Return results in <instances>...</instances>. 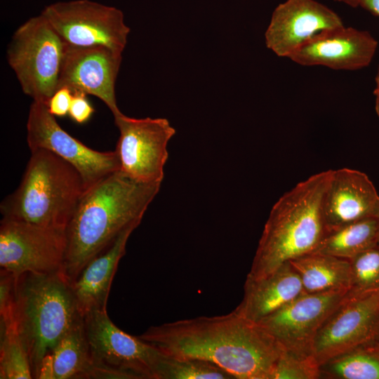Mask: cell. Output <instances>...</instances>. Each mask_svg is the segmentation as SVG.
Wrapping results in <instances>:
<instances>
[{"instance_id": "f546056e", "label": "cell", "mask_w": 379, "mask_h": 379, "mask_svg": "<svg viewBox=\"0 0 379 379\" xmlns=\"http://www.w3.org/2000/svg\"><path fill=\"white\" fill-rule=\"evenodd\" d=\"M72 98V92L67 87L59 88L48 102V109L55 117H62L68 114Z\"/></svg>"}, {"instance_id": "d590c367", "label": "cell", "mask_w": 379, "mask_h": 379, "mask_svg": "<svg viewBox=\"0 0 379 379\" xmlns=\"http://www.w3.org/2000/svg\"><path fill=\"white\" fill-rule=\"evenodd\" d=\"M378 219V222H379V213L378 214V216H377ZM378 246H379V229H378Z\"/></svg>"}, {"instance_id": "277c9868", "label": "cell", "mask_w": 379, "mask_h": 379, "mask_svg": "<svg viewBox=\"0 0 379 379\" xmlns=\"http://www.w3.org/2000/svg\"><path fill=\"white\" fill-rule=\"evenodd\" d=\"M82 317L62 272H27L17 278L13 322L33 378H38L43 357Z\"/></svg>"}, {"instance_id": "4dcf8cb0", "label": "cell", "mask_w": 379, "mask_h": 379, "mask_svg": "<svg viewBox=\"0 0 379 379\" xmlns=\"http://www.w3.org/2000/svg\"><path fill=\"white\" fill-rule=\"evenodd\" d=\"M37 379H55L54 360L52 352L46 354L42 359Z\"/></svg>"}, {"instance_id": "5b68a950", "label": "cell", "mask_w": 379, "mask_h": 379, "mask_svg": "<svg viewBox=\"0 0 379 379\" xmlns=\"http://www.w3.org/2000/svg\"><path fill=\"white\" fill-rule=\"evenodd\" d=\"M86 191L78 171L54 153L31 151L22 180L0 206L4 218L66 229Z\"/></svg>"}, {"instance_id": "1f68e13d", "label": "cell", "mask_w": 379, "mask_h": 379, "mask_svg": "<svg viewBox=\"0 0 379 379\" xmlns=\"http://www.w3.org/2000/svg\"><path fill=\"white\" fill-rule=\"evenodd\" d=\"M359 6L379 17V0H358Z\"/></svg>"}, {"instance_id": "5bb4252c", "label": "cell", "mask_w": 379, "mask_h": 379, "mask_svg": "<svg viewBox=\"0 0 379 379\" xmlns=\"http://www.w3.org/2000/svg\"><path fill=\"white\" fill-rule=\"evenodd\" d=\"M122 53L105 46H67L58 88L91 95L101 100L114 117L121 113L116 99L115 84Z\"/></svg>"}, {"instance_id": "4fadbf2b", "label": "cell", "mask_w": 379, "mask_h": 379, "mask_svg": "<svg viewBox=\"0 0 379 379\" xmlns=\"http://www.w3.org/2000/svg\"><path fill=\"white\" fill-rule=\"evenodd\" d=\"M348 290L304 293L258 324L284 348L312 353L317 333Z\"/></svg>"}, {"instance_id": "8fae6325", "label": "cell", "mask_w": 379, "mask_h": 379, "mask_svg": "<svg viewBox=\"0 0 379 379\" xmlns=\"http://www.w3.org/2000/svg\"><path fill=\"white\" fill-rule=\"evenodd\" d=\"M114 118L119 131L115 149L119 171L137 181L161 183L175 128L165 118L135 119L122 112Z\"/></svg>"}, {"instance_id": "484cf974", "label": "cell", "mask_w": 379, "mask_h": 379, "mask_svg": "<svg viewBox=\"0 0 379 379\" xmlns=\"http://www.w3.org/2000/svg\"><path fill=\"white\" fill-rule=\"evenodd\" d=\"M350 262V284L348 293L359 295L379 291V246L367 249Z\"/></svg>"}, {"instance_id": "ffe728a7", "label": "cell", "mask_w": 379, "mask_h": 379, "mask_svg": "<svg viewBox=\"0 0 379 379\" xmlns=\"http://www.w3.org/2000/svg\"><path fill=\"white\" fill-rule=\"evenodd\" d=\"M289 262L298 272L305 293H323L349 290V260L318 253H310Z\"/></svg>"}, {"instance_id": "e0dca14e", "label": "cell", "mask_w": 379, "mask_h": 379, "mask_svg": "<svg viewBox=\"0 0 379 379\" xmlns=\"http://www.w3.org/2000/svg\"><path fill=\"white\" fill-rule=\"evenodd\" d=\"M379 213V194L368 175L342 168L332 170L323 202L327 232Z\"/></svg>"}, {"instance_id": "d6a6232c", "label": "cell", "mask_w": 379, "mask_h": 379, "mask_svg": "<svg viewBox=\"0 0 379 379\" xmlns=\"http://www.w3.org/2000/svg\"><path fill=\"white\" fill-rule=\"evenodd\" d=\"M373 94L375 96V110L379 119V67L375 78V88Z\"/></svg>"}, {"instance_id": "f1b7e54d", "label": "cell", "mask_w": 379, "mask_h": 379, "mask_svg": "<svg viewBox=\"0 0 379 379\" xmlns=\"http://www.w3.org/2000/svg\"><path fill=\"white\" fill-rule=\"evenodd\" d=\"M94 108L86 98V94L75 92L72 93L68 115L74 122L82 124L87 122L94 112Z\"/></svg>"}, {"instance_id": "7a4b0ae2", "label": "cell", "mask_w": 379, "mask_h": 379, "mask_svg": "<svg viewBox=\"0 0 379 379\" xmlns=\"http://www.w3.org/2000/svg\"><path fill=\"white\" fill-rule=\"evenodd\" d=\"M161 184L137 181L117 171L84 192L65 229L62 274L70 284L124 230L140 225Z\"/></svg>"}, {"instance_id": "44dd1931", "label": "cell", "mask_w": 379, "mask_h": 379, "mask_svg": "<svg viewBox=\"0 0 379 379\" xmlns=\"http://www.w3.org/2000/svg\"><path fill=\"white\" fill-rule=\"evenodd\" d=\"M52 354L55 379L93 378V366L83 317L60 339Z\"/></svg>"}, {"instance_id": "7402d4cb", "label": "cell", "mask_w": 379, "mask_h": 379, "mask_svg": "<svg viewBox=\"0 0 379 379\" xmlns=\"http://www.w3.org/2000/svg\"><path fill=\"white\" fill-rule=\"evenodd\" d=\"M379 222L377 217L364 218L327 232L312 253L350 260L378 246Z\"/></svg>"}, {"instance_id": "d6986e66", "label": "cell", "mask_w": 379, "mask_h": 379, "mask_svg": "<svg viewBox=\"0 0 379 379\" xmlns=\"http://www.w3.org/2000/svg\"><path fill=\"white\" fill-rule=\"evenodd\" d=\"M138 225L133 224L124 230L107 249L83 267L71 284L81 316L94 310H106L112 281L119 262L125 254L131 234Z\"/></svg>"}, {"instance_id": "2e32d148", "label": "cell", "mask_w": 379, "mask_h": 379, "mask_svg": "<svg viewBox=\"0 0 379 379\" xmlns=\"http://www.w3.org/2000/svg\"><path fill=\"white\" fill-rule=\"evenodd\" d=\"M343 25L335 12L316 0H286L272 14L265 44L277 56L288 58L314 35Z\"/></svg>"}, {"instance_id": "8992f818", "label": "cell", "mask_w": 379, "mask_h": 379, "mask_svg": "<svg viewBox=\"0 0 379 379\" xmlns=\"http://www.w3.org/2000/svg\"><path fill=\"white\" fill-rule=\"evenodd\" d=\"M93 379H158L165 354L118 328L106 310L83 316Z\"/></svg>"}, {"instance_id": "83f0119b", "label": "cell", "mask_w": 379, "mask_h": 379, "mask_svg": "<svg viewBox=\"0 0 379 379\" xmlns=\"http://www.w3.org/2000/svg\"><path fill=\"white\" fill-rule=\"evenodd\" d=\"M17 278L10 272L0 270V322L14 324Z\"/></svg>"}, {"instance_id": "836d02e7", "label": "cell", "mask_w": 379, "mask_h": 379, "mask_svg": "<svg viewBox=\"0 0 379 379\" xmlns=\"http://www.w3.org/2000/svg\"><path fill=\"white\" fill-rule=\"evenodd\" d=\"M340 3L345 4L351 7H357L358 0H335Z\"/></svg>"}, {"instance_id": "ba28073f", "label": "cell", "mask_w": 379, "mask_h": 379, "mask_svg": "<svg viewBox=\"0 0 379 379\" xmlns=\"http://www.w3.org/2000/svg\"><path fill=\"white\" fill-rule=\"evenodd\" d=\"M41 14L68 46H105L120 53L126 46L130 28L116 7L72 0L51 4Z\"/></svg>"}, {"instance_id": "9a60e30c", "label": "cell", "mask_w": 379, "mask_h": 379, "mask_svg": "<svg viewBox=\"0 0 379 379\" xmlns=\"http://www.w3.org/2000/svg\"><path fill=\"white\" fill-rule=\"evenodd\" d=\"M378 46V41L368 32L343 25L314 35L288 59L302 66L354 71L370 65Z\"/></svg>"}, {"instance_id": "4316f807", "label": "cell", "mask_w": 379, "mask_h": 379, "mask_svg": "<svg viewBox=\"0 0 379 379\" xmlns=\"http://www.w3.org/2000/svg\"><path fill=\"white\" fill-rule=\"evenodd\" d=\"M321 378L320 364L312 353L283 348L271 379Z\"/></svg>"}, {"instance_id": "3957f363", "label": "cell", "mask_w": 379, "mask_h": 379, "mask_svg": "<svg viewBox=\"0 0 379 379\" xmlns=\"http://www.w3.org/2000/svg\"><path fill=\"white\" fill-rule=\"evenodd\" d=\"M332 170L298 182L273 206L247 277H263L284 263L312 253L326 235L324 197Z\"/></svg>"}, {"instance_id": "603a6c76", "label": "cell", "mask_w": 379, "mask_h": 379, "mask_svg": "<svg viewBox=\"0 0 379 379\" xmlns=\"http://www.w3.org/2000/svg\"><path fill=\"white\" fill-rule=\"evenodd\" d=\"M321 378L330 379H379V345L365 343L328 359L320 365Z\"/></svg>"}, {"instance_id": "ac0fdd59", "label": "cell", "mask_w": 379, "mask_h": 379, "mask_svg": "<svg viewBox=\"0 0 379 379\" xmlns=\"http://www.w3.org/2000/svg\"><path fill=\"white\" fill-rule=\"evenodd\" d=\"M244 288L243 299L234 310L256 323L305 293L300 277L289 261L263 277H246Z\"/></svg>"}, {"instance_id": "cb8c5ba5", "label": "cell", "mask_w": 379, "mask_h": 379, "mask_svg": "<svg viewBox=\"0 0 379 379\" xmlns=\"http://www.w3.org/2000/svg\"><path fill=\"white\" fill-rule=\"evenodd\" d=\"M0 378H33L29 357L14 324L0 323Z\"/></svg>"}, {"instance_id": "30bf717a", "label": "cell", "mask_w": 379, "mask_h": 379, "mask_svg": "<svg viewBox=\"0 0 379 379\" xmlns=\"http://www.w3.org/2000/svg\"><path fill=\"white\" fill-rule=\"evenodd\" d=\"M30 151L44 149L64 159L79 173L86 190L109 174L119 171L116 151L93 149L62 128L47 104L33 100L27 122Z\"/></svg>"}, {"instance_id": "d4e9b609", "label": "cell", "mask_w": 379, "mask_h": 379, "mask_svg": "<svg viewBox=\"0 0 379 379\" xmlns=\"http://www.w3.org/2000/svg\"><path fill=\"white\" fill-rule=\"evenodd\" d=\"M229 373L215 364L194 358L165 354L158 379H232Z\"/></svg>"}, {"instance_id": "9c48e42d", "label": "cell", "mask_w": 379, "mask_h": 379, "mask_svg": "<svg viewBox=\"0 0 379 379\" xmlns=\"http://www.w3.org/2000/svg\"><path fill=\"white\" fill-rule=\"evenodd\" d=\"M66 246L65 229L1 220L0 266L16 278L27 272L62 273Z\"/></svg>"}, {"instance_id": "7c38bea8", "label": "cell", "mask_w": 379, "mask_h": 379, "mask_svg": "<svg viewBox=\"0 0 379 379\" xmlns=\"http://www.w3.org/2000/svg\"><path fill=\"white\" fill-rule=\"evenodd\" d=\"M378 328L379 291L359 295L347 293L319 329L312 354L321 365L355 347L375 341Z\"/></svg>"}, {"instance_id": "e575fe53", "label": "cell", "mask_w": 379, "mask_h": 379, "mask_svg": "<svg viewBox=\"0 0 379 379\" xmlns=\"http://www.w3.org/2000/svg\"><path fill=\"white\" fill-rule=\"evenodd\" d=\"M375 342L379 345V328Z\"/></svg>"}, {"instance_id": "6da1fadb", "label": "cell", "mask_w": 379, "mask_h": 379, "mask_svg": "<svg viewBox=\"0 0 379 379\" xmlns=\"http://www.w3.org/2000/svg\"><path fill=\"white\" fill-rule=\"evenodd\" d=\"M138 337L166 355L207 361L237 379H271L283 349L258 323L234 310L152 326Z\"/></svg>"}, {"instance_id": "52a82bcc", "label": "cell", "mask_w": 379, "mask_h": 379, "mask_svg": "<svg viewBox=\"0 0 379 379\" xmlns=\"http://www.w3.org/2000/svg\"><path fill=\"white\" fill-rule=\"evenodd\" d=\"M67 44L41 14L22 24L14 32L7 60L25 94L48 104L58 88Z\"/></svg>"}]
</instances>
